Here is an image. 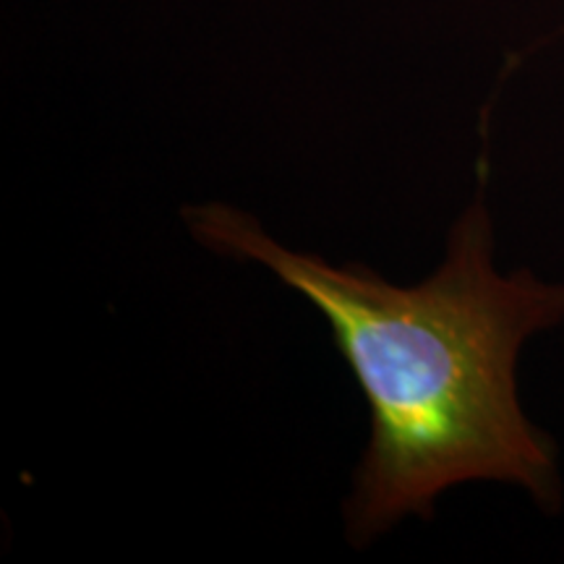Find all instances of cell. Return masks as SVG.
Segmentation results:
<instances>
[{
    "instance_id": "1",
    "label": "cell",
    "mask_w": 564,
    "mask_h": 564,
    "mask_svg": "<svg viewBox=\"0 0 564 564\" xmlns=\"http://www.w3.org/2000/svg\"><path fill=\"white\" fill-rule=\"evenodd\" d=\"M183 220L202 246L267 267L329 322L371 413L345 505L356 544L408 514L432 518L436 499L468 481L520 486L541 510H560L556 444L523 411L518 361L533 335L564 322V282L497 270L484 181L440 270L408 288L285 249L230 204L183 207Z\"/></svg>"
}]
</instances>
